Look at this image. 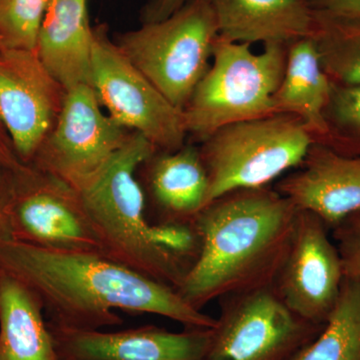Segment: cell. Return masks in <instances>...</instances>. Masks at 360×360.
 Instances as JSON below:
<instances>
[{
    "label": "cell",
    "instance_id": "cell-1",
    "mask_svg": "<svg viewBox=\"0 0 360 360\" xmlns=\"http://www.w3.org/2000/svg\"><path fill=\"white\" fill-rule=\"evenodd\" d=\"M0 271L37 296L51 328L97 330L120 326V310L160 315L186 328L212 329L217 323V319L189 304L174 288L98 252L6 241L0 243Z\"/></svg>",
    "mask_w": 360,
    "mask_h": 360
},
{
    "label": "cell",
    "instance_id": "cell-2",
    "mask_svg": "<svg viewBox=\"0 0 360 360\" xmlns=\"http://www.w3.org/2000/svg\"><path fill=\"white\" fill-rule=\"evenodd\" d=\"M298 210L276 189H238L206 206L193 221L200 252L179 293L202 310L236 293L276 285Z\"/></svg>",
    "mask_w": 360,
    "mask_h": 360
},
{
    "label": "cell",
    "instance_id": "cell-3",
    "mask_svg": "<svg viewBox=\"0 0 360 360\" xmlns=\"http://www.w3.org/2000/svg\"><path fill=\"white\" fill-rule=\"evenodd\" d=\"M156 151L143 135L127 142L91 179L78 189L101 255L179 290L200 252L193 224H153L137 172Z\"/></svg>",
    "mask_w": 360,
    "mask_h": 360
},
{
    "label": "cell",
    "instance_id": "cell-4",
    "mask_svg": "<svg viewBox=\"0 0 360 360\" xmlns=\"http://www.w3.org/2000/svg\"><path fill=\"white\" fill-rule=\"evenodd\" d=\"M288 52V45L274 44L255 53L250 44L217 37L210 68L184 110L188 135L202 142L225 125L277 113L274 96Z\"/></svg>",
    "mask_w": 360,
    "mask_h": 360
},
{
    "label": "cell",
    "instance_id": "cell-5",
    "mask_svg": "<svg viewBox=\"0 0 360 360\" xmlns=\"http://www.w3.org/2000/svg\"><path fill=\"white\" fill-rule=\"evenodd\" d=\"M300 118L274 113L225 125L200 142L210 203L238 189L269 186L300 167L314 142Z\"/></svg>",
    "mask_w": 360,
    "mask_h": 360
},
{
    "label": "cell",
    "instance_id": "cell-6",
    "mask_svg": "<svg viewBox=\"0 0 360 360\" xmlns=\"http://www.w3.org/2000/svg\"><path fill=\"white\" fill-rule=\"evenodd\" d=\"M217 37L210 0H187L165 20L144 22L115 42L168 101L184 110L210 68Z\"/></svg>",
    "mask_w": 360,
    "mask_h": 360
},
{
    "label": "cell",
    "instance_id": "cell-7",
    "mask_svg": "<svg viewBox=\"0 0 360 360\" xmlns=\"http://www.w3.org/2000/svg\"><path fill=\"white\" fill-rule=\"evenodd\" d=\"M91 86L116 123L143 135L158 151L186 146L188 132L184 110L170 103L132 65L103 26L94 30Z\"/></svg>",
    "mask_w": 360,
    "mask_h": 360
},
{
    "label": "cell",
    "instance_id": "cell-8",
    "mask_svg": "<svg viewBox=\"0 0 360 360\" xmlns=\"http://www.w3.org/2000/svg\"><path fill=\"white\" fill-rule=\"evenodd\" d=\"M219 300L205 360H290L323 328L291 312L274 285Z\"/></svg>",
    "mask_w": 360,
    "mask_h": 360
},
{
    "label": "cell",
    "instance_id": "cell-9",
    "mask_svg": "<svg viewBox=\"0 0 360 360\" xmlns=\"http://www.w3.org/2000/svg\"><path fill=\"white\" fill-rule=\"evenodd\" d=\"M131 132L104 112L92 86L78 85L66 92L53 129L30 165L78 191L110 162Z\"/></svg>",
    "mask_w": 360,
    "mask_h": 360
},
{
    "label": "cell",
    "instance_id": "cell-10",
    "mask_svg": "<svg viewBox=\"0 0 360 360\" xmlns=\"http://www.w3.org/2000/svg\"><path fill=\"white\" fill-rule=\"evenodd\" d=\"M13 241L44 250L101 253L79 194L32 165L13 169Z\"/></svg>",
    "mask_w": 360,
    "mask_h": 360
},
{
    "label": "cell",
    "instance_id": "cell-11",
    "mask_svg": "<svg viewBox=\"0 0 360 360\" xmlns=\"http://www.w3.org/2000/svg\"><path fill=\"white\" fill-rule=\"evenodd\" d=\"M66 92L37 52L0 49V120L21 162L32 163L51 134Z\"/></svg>",
    "mask_w": 360,
    "mask_h": 360
},
{
    "label": "cell",
    "instance_id": "cell-12",
    "mask_svg": "<svg viewBox=\"0 0 360 360\" xmlns=\"http://www.w3.org/2000/svg\"><path fill=\"white\" fill-rule=\"evenodd\" d=\"M328 231L314 213L298 210L290 251L274 285L291 312L316 326H324L335 309L345 278Z\"/></svg>",
    "mask_w": 360,
    "mask_h": 360
},
{
    "label": "cell",
    "instance_id": "cell-13",
    "mask_svg": "<svg viewBox=\"0 0 360 360\" xmlns=\"http://www.w3.org/2000/svg\"><path fill=\"white\" fill-rule=\"evenodd\" d=\"M49 328L59 360H205L213 329L172 333L153 326L120 331Z\"/></svg>",
    "mask_w": 360,
    "mask_h": 360
},
{
    "label": "cell",
    "instance_id": "cell-14",
    "mask_svg": "<svg viewBox=\"0 0 360 360\" xmlns=\"http://www.w3.org/2000/svg\"><path fill=\"white\" fill-rule=\"evenodd\" d=\"M274 189L333 229L360 210V158L314 141L297 170L279 179Z\"/></svg>",
    "mask_w": 360,
    "mask_h": 360
},
{
    "label": "cell",
    "instance_id": "cell-15",
    "mask_svg": "<svg viewBox=\"0 0 360 360\" xmlns=\"http://www.w3.org/2000/svg\"><path fill=\"white\" fill-rule=\"evenodd\" d=\"M142 167L146 168L155 224H193L210 205V179L196 146L186 144L175 151H156Z\"/></svg>",
    "mask_w": 360,
    "mask_h": 360
},
{
    "label": "cell",
    "instance_id": "cell-16",
    "mask_svg": "<svg viewBox=\"0 0 360 360\" xmlns=\"http://www.w3.org/2000/svg\"><path fill=\"white\" fill-rule=\"evenodd\" d=\"M94 30L87 0H51L40 25L37 52L66 90L92 82Z\"/></svg>",
    "mask_w": 360,
    "mask_h": 360
},
{
    "label": "cell",
    "instance_id": "cell-17",
    "mask_svg": "<svg viewBox=\"0 0 360 360\" xmlns=\"http://www.w3.org/2000/svg\"><path fill=\"white\" fill-rule=\"evenodd\" d=\"M219 37L239 44L290 46L311 37L314 13L309 0H210Z\"/></svg>",
    "mask_w": 360,
    "mask_h": 360
},
{
    "label": "cell",
    "instance_id": "cell-18",
    "mask_svg": "<svg viewBox=\"0 0 360 360\" xmlns=\"http://www.w3.org/2000/svg\"><path fill=\"white\" fill-rule=\"evenodd\" d=\"M0 360H59L39 298L25 284L1 271Z\"/></svg>",
    "mask_w": 360,
    "mask_h": 360
},
{
    "label": "cell",
    "instance_id": "cell-19",
    "mask_svg": "<svg viewBox=\"0 0 360 360\" xmlns=\"http://www.w3.org/2000/svg\"><path fill=\"white\" fill-rule=\"evenodd\" d=\"M331 87L314 39L297 40L288 46L285 70L274 96V108L277 113L300 118L316 141L326 132L323 113Z\"/></svg>",
    "mask_w": 360,
    "mask_h": 360
},
{
    "label": "cell",
    "instance_id": "cell-20",
    "mask_svg": "<svg viewBox=\"0 0 360 360\" xmlns=\"http://www.w3.org/2000/svg\"><path fill=\"white\" fill-rule=\"evenodd\" d=\"M290 360H360L359 279L345 277L323 328Z\"/></svg>",
    "mask_w": 360,
    "mask_h": 360
},
{
    "label": "cell",
    "instance_id": "cell-21",
    "mask_svg": "<svg viewBox=\"0 0 360 360\" xmlns=\"http://www.w3.org/2000/svg\"><path fill=\"white\" fill-rule=\"evenodd\" d=\"M312 39L333 84H360V14L314 11Z\"/></svg>",
    "mask_w": 360,
    "mask_h": 360
},
{
    "label": "cell",
    "instance_id": "cell-22",
    "mask_svg": "<svg viewBox=\"0 0 360 360\" xmlns=\"http://www.w3.org/2000/svg\"><path fill=\"white\" fill-rule=\"evenodd\" d=\"M326 132L315 142L360 158V84H333L323 113Z\"/></svg>",
    "mask_w": 360,
    "mask_h": 360
},
{
    "label": "cell",
    "instance_id": "cell-23",
    "mask_svg": "<svg viewBox=\"0 0 360 360\" xmlns=\"http://www.w3.org/2000/svg\"><path fill=\"white\" fill-rule=\"evenodd\" d=\"M51 0H0V49L35 51Z\"/></svg>",
    "mask_w": 360,
    "mask_h": 360
},
{
    "label": "cell",
    "instance_id": "cell-24",
    "mask_svg": "<svg viewBox=\"0 0 360 360\" xmlns=\"http://www.w3.org/2000/svg\"><path fill=\"white\" fill-rule=\"evenodd\" d=\"M331 231L345 276L360 281V210L348 215Z\"/></svg>",
    "mask_w": 360,
    "mask_h": 360
},
{
    "label": "cell",
    "instance_id": "cell-25",
    "mask_svg": "<svg viewBox=\"0 0 360 360\" xmlns=\"http://www.w3.org/2000/svg\"><path fill=\"white\" fill-rule=\"evenodd\" d=\"M11 200L13 169L0 167V243L13 240L11 219Z\"/></svg>",
    "mask_w": 360,
    "mask_h": 360
},
{
    "label": "cell",
    "instance_id": "cell-26",
    "mask_svg": "<svg viewBox=\"0 0 360 360\" xmlns=\"http://www.w3.org/2000/svg\"><path fill=\"white\" fill-rule=\"evenodd\" d=\"M187 0H149L143 11V23L165 20L179 11Z\"/></svg>",
    "mask_w": 360,
    "mask_h": 360
},
{
    "label": "cell",
    "instance_id": "cell-27",
    "mask_svg": "<svg viewBox=\"0 0 360 360\" xmlns=\"http://www.w3.org/2000/svg\"><path fill=\"white\" fill-rule=\"evenodd\" d=\"M314 11L324 13L360 14V0H309Z\"/></svg>",
    "mask_w": 360,
    "mask_h": 360
},
{
    "label": "cell",
    "instance_id": "cell-28",
    "mask_svg": "<svg viewBox=\"0 0 360 360\" xmlns=\"http://www.w3.org/2000/svg\"><path fill=\"white\" fill-rule=\"evenodd\" d=\"M20 165H22V162L16 155L11 136L0 120V167L13 169Z\"/></svg>",
    "mask_w": 360,
    "mask_h": 360
}]
</instances>
